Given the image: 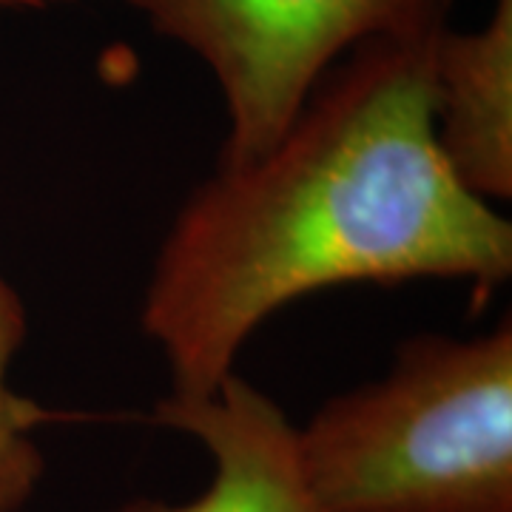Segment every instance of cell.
I'll use <instances>...</instances> for the list:
<instances>
[{"label": "cell", "mask_w": 512, "mask_h": 512, "mask_svg": "<svg viewBox=\"0 0 512 512\" xmlns=\"http://www.w3.org/2000/svg\"><path fill=\"white\" fill-rule=\"evenodd\" d=\"M72 0H0V9H18V12H43L52 6H63Z\"/></svg>", "instance_id": "52a82bcc"}, {"label": "cell", "mask_w": 512, "mask_h": 512, "mask_svg": "<svg viewBox=\"0 0 512 512\" xmlns=\"http://www.w3.org/2000/svg\"><path fill=\"white\" fill-rule=\"evenodd\" d=\"M151 419L200 441L214 456V478L205 493L185 504L131 498L111 512H313L296 427L237 370L211 396L168 393Z\"/></svg>", "instance_id": "277c9868"}, {"label": "cell", "mask_w": 512, "mask_h": 512, "mask_svg": "<svg viewBox=\"0 0 512 512\" xmlns=\"http://www.w3.org/2000/svg\"><path fill=\"white\" fill-rule=\"evenodd\" d=\"M211 69L225 103L220 165L256 160L316 83L367 40L430 37L453 0H120Z\"/></svg>", "instance_id": "3957f363"}, {"label": "cell", "mask_w": 512, "mask_h": 512, "mask_svg": "<svg viewBox=\"0 0 512 512\" xmlns=\"http://www.w3.org/2000/svg\"><path fill=\"white\" fill-rule=\"evenodd\" d=\"M296 444L313 512H512V322L407 339Z\"/></svg>", "instance_id": "7a4b0ae2"}, {"label": "cell", "mask_w": 512, "mask_h": 512, "mask_svg": "<svg viewBox=\"0 0 512 512\" xmlns=\"http://www.w3.org/2000/svg\"><path fill=\"white\" fill-rule=\"evenodd\" d=\"M439 35L356 46L274 146L183 202L140 308L171 396H211L268 316L333 285L510 279V220L458 183L433 134Z\"/></svg>", "instance_id": "6da1fadb"}, {"label": "cell", "mask_w": 512, "mask_h": 512, "mask_svg": "<svg viewBox=\"0 0 512 512\" xmlns=\"http://www.w3.org/2000/svg\"><path fill=\"white\" fill-rule=\"evenodd\" d=\"M29 316L20 293L0 276V512H20L46 473L35 430L60 419L43 404L12 390L9 370L26 345Z\"/></svg>", "instance_id": "8992f818"}, {"label": "cell", "mask_w": 512, "mask_h": 512, "mask_svg": "<svg viewBox=\"0 0 512 512\" xmlns=\"http://www.w3.org/2000/svg\"><path fill=\"white\" fill-rule=\"evenodd\" d=\"M433 134L444 163L484 202L512 197V0L473 32L433 46Z\"/></svg>", "instance_id": "5b68a950"}]
</instances>
